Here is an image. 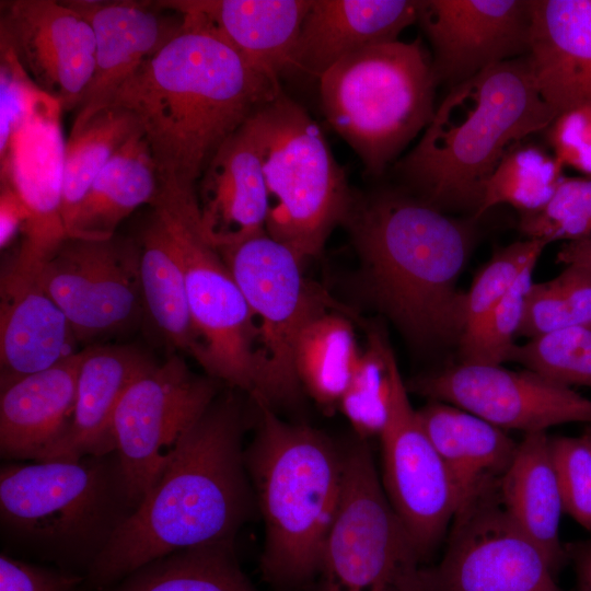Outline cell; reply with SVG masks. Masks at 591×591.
<instances>
[{"label": "cell", "mask_w": 591, "mask_h": 591, "mask_svg": "<svg viewBox=\"0 0 591 591\" xmlns=\"http://www.w3.org/2000/svg\"><path fill=\"white\" fill-rule=\"evenodd\" d=\"M178 32L114 94L149 143L159 192L196 195L222 143L282 90L199 19ZM107 106V107H108Z\"/></svg>", "instance_id": "1"}, {"label": "cell", "mask_w": 591, "mask_h": 591, "mask_svg": "<svg viewBox=\"0 0 591 591\" xmlns=\"http://www.w3.org/2000/svg\"><path fill=\"white\" fill-rule=\"evenodd\" d=\"M243 431L237 398L217 397L183 434L158 480L90 567L80 591H104L178 551L234 542L257 507Z\"/></svg>", "instance_id": "2"}, {"label": "cell", "mask_w": 591, "mask_h": 591, "mask_svg": "<svg viewBox=\"0 0 591 591\" xmlns=\"http://www.w3.org/2000/svg\"><path fill=\"white\" fill-rule=\"evenodd\" d=\"M343 224L373 304L416 346L459 345L465 293L457 280L475 232L415 195L393 189L354 192Z\"/></svg>", "instance_id": "3"}, {"label": "cell", "mask_w": 591, "mask_h": 591, "mask_svg": "<svg viewBox=\"0 0 591 591\" xmlns=\"http://www.w3.org/2000/svg\"><path fill=\"white\" fill-rule=\"evenodd\" d=\"M556 117L538 92L528 55L502 61L450 88L394 171L431 206L475 216L507 151Z\"/></svg>", "instance_id": "4"}, {"label": "cell", "mask_w": 591, "mask_h": 591, "mask_svg": "<svg viewBox=\"0 0 591 591\" xmlns=\"http://www.w3.org/2000/svg\"><path fill=\"white\" fill-rule=\"evenodd\" d=\"M252 401L257 429L244 457L265 528L260 570L276 587L298 589L316 578L340 500L344 454L321 431Z\"/></svg>", "instance_id": "5"}, {"label": "cell", "mask_w": 591, "mask_h": 591, "mask_svg": "<svg viewBox=\"0 0 591 591\" xmlns=\"http://www.w3.org/2000/svg\"><path fill=\"white\" fill-rule=\"evenodd\" d=\"M134 510L114 452L0 470L4 541L83 577Z\"/></svg>", "instance_id": "6"}, {"label": "cell", "mask_w": 591, "mask_h": 591, "mask_svg": "<svg viewBox=\"0 0 591 591\" xmlns=\"http://www.w3.org/2000/svg\"><path fill=\"white\" fill-rule=\"evenodd\" d=\"M438 82L422 42L381 43L345 57L318 79L328 125L381 175L434 116Z\"/></svg>", "instance_id": "7"}, {"label": "cell", "mask_w": 591, "mask_h": 591, "mask_svg": "<svg viewBox=\"0 0 591 591\" xmlns=\"http://www.w3.org/2000/svg\"><path fill=\"white\" fill-rule=\"evenodd\" d=\"M248 123L268 195L266 233L304 262L343 224L354 190L320 126L282 91Z\"/></svg>", "instance_id": "8"}, {"label": "cell", "mask_w": 591, "mask_h": 591, "mask_svg": "<svg viewBox=\"0 0 591 591\" xmlns=\"http://www.w3.org/2000/svg\"><path fill=\"white\" fill-rule=\"evenodd\" d=\"M343 454V489L317 591H422L424 560L385 494L368 440L356 437Z\"/></svg>", "instance_id": "9"}, {"label": "cell", "mask_w": 591, "mask_h": 591, "mask_svg": "<svg viewBox=\"0 0 591 591\" xmlns=\"http://www.w3.org/2000/svg\"><path fill=\"white\" fill-rule=\"evenodd\" d=\"M217 250L253 317L259 378L251 398L271 407L296 402L302 390L294 367L298 337L312 317L337 304L303 275L294 252L267 233Z\"/></svg>", "instance_id": "10"}, {"label": "cell", "mask_w": 591, "mask_h": 591, "mask_svg": "<svg viewBox=\"0 0 591 591\" xmlns=\"http://www.w3.org/2000/svg\"><path fill=\"white\" fill-rule=\"evenodd\" d=\"M152 207L181 257L198 363L209 376L253 396L259 378L253 317L220 252L201 232L197 196L159 193Z\"/></svg>", "instance_id": "11"}, {"label": "cell", "mask_w": 591, "mask_h": 591, "mask_svg": "<svg viewBox=\"0 0 591 591\" xmlns=\"http://www.w3.org/2000/svg\"><path fill=\"white\" fill-rule=\"evenodd\" d=\"M499 479L463 498L441 559L422 567V591H564L546 556L506 509Z\"/></svg>", "instance_id": "12"}, {"label": "cell", "mask_w": 591, "mask_h": 591, "mask_svg": "<svg viewBox=\"0 0 591 591\" xmlns=\"http://www.w3.org/2000/svg\"><path fill=\"white\" fill-rule=\"evenodd\" d=\"M217 392L216 379L197 375L176 355L152 367L126 391L113 420L114 453L135 509Z\"/></svg>", "instance_id": "13"}, {"label": "cell", "mask_w": 591, "mask_h": 591, "mask_svg": "<svg viewBox=\"0 0 591 591\" xmlns=\"http://www.w3.org/2000/svg\"><path fill=\"white\" fill-rule=\"evenodd\" d=\"M34 276L67 316L77 340L127 328L144 312L140 244L130 239L67 236Z\"/></svg>", "instance_id": "14"}, {"label": "cell", "mask_w": 591, "mask_h": 591, "mask_svg": "<svg viewBox=\"0 0 591 591\" xmlns=\"http://www.w3.org/2000/svg\"><path fill=\"white\" fill-rule=\"evenodd\" d=\"M389 370L381 482L425 561L448 533L462 498L409 402L393 350Z\"/></svg>", "instance_id": "15"}, {"label": "cell", "mask_w": 591, "mask_h": 591, "mask_svg": "<svg viewBox=\"0 0 591 591\" xmlns=\"http://www.w3.org/2000/svg\"><path fill=\"white\" fill-rule=\"evenodd\" d=\"M431 401L462 408L502 430L545 431L567 422L591 424V399L530 370L461 362L406 383Z\"/></svg>", "instance_id": "16"}, {"label": "cell", "mask_w": 591, "mask_h": 591, "mask_svg": "<svg viewBox=\"0 0 591 591\" xmlns=\"http://www.w3.org/2000/svg\"><path fill=\"white\" fill-rule=\"evenodd\" d=\"M58 101L48 96L0 153L1 184L27 210L21 247L9 268L34 275L67 237L62 220L63 139Z\"/></svg>", "instance_id": "17"}, {"label": "cell", "mask_w": 591, "mask_h": 591, "mask_svg": "<svg viewBox=\"0 0 591 591\" xmlns=\"http://www.w3.org/2000/svg\"><path fill=\"white\" fill-rule=\"evenodd\" d=\"M532 0H417L438 83L450 88L528 55Z\"/></svg>", "instance_id": "18"}, {"label": "cell", "mask_w": 591, "mask_h": 591, "mask_svg": "<svg viewBox=\"0 0 591 591\" xmlns=\"http://www.w3.org/2000/svg\"><path fill=\"white\" fill-rule=\"evenodd\" d=\"M1 40L32 81L59 102L78 107L95 68V36L66 1H1Z\"/></svg>", "instance_id": "19"}, {"label": "cell", "mask_w": 591, "mask_h": 591, "mask_svg": "<svg viewBox=\"0 0 591 591\" xmlns=\"http://www.w3.org/2000/svg\"><path fill=\"white\" fill-rule=\"evenodd\" d=\"M88 20L95 36V68L71 130L106 108L117 90L181 28L178 12L157 1H66Z\"/></svg>", "instance_id": "20"}, {"label": "cell", "mask_w": 591, "mask_h": 591, "mask_svg": "<svg viewBox=\"0 0 591 591\" xmlns=\"http://www.w3.org/2000/svg\"><path fill=\"white\" fill-rule=\"evenodd\" d=\"M196 196L201 232L217 248L266 233L268 195L248 120L213 154Z\"/></svg>", "instance_id": "21"}, {"label": "cell", "mask_w": 591, "mask_h": 591, "mask_svg": "<svg viewBox=\"0 0 591 591\" xmlns=\"http://www.w3.org/2000/svg\"><path fill=\"white\" fill-rule=\"evenodd\" d=\"M528 57L558 116L591 104V0H532Z\"/></svg>", "instance_id": "22"}, {"label": "cell", "mask_w": 591, "mask_h": 591, "mask_svg": "<svg viewBox=\"0 0 591 591\" xmlns=\"http://www.w3.org/2000/svg\"><path fill=\"white\" fill-rule=\"evenodd\" d=\"M417 22V0H312L293 49L290 72L320 79L347 56L397 40Z\"/></svg>", "instance_id": "23"}, {"label": "cell", "mask_w": 591, "mask_h": 591, "mask_svg": "<svg viewBox=\"0 0 591 591\" xmlns=\"http://www.w3.org/2000/svg\"><path fill=\"white\" fill-rule=\"evenodd\" d=\"M193 15L230 44L253 68L280 83L290 72L302 21L312 0H163Z\"/></svg>", "instance_id": "24"}, {"label": "cell", "mask_w": 591, "mask_h": 591, "mask_svg": "<svg viewBox=\"0 0 591 591\" xmlns=\"http://www.w3.org/2000/svg\"><path fill=\"white\" fill-rule=\"evenodd\" d=\"M154 366L144 352L131 346L83 349L70 425L37 461L113 453V420L117 406L130 385Z\"/></svg>", "instance_id": "25"}, {"label": "cell", "mask_w": 591, "mask_h": 591, "mask_svg": "<svg viewBox=\"0 0 591 591\" xmlns=\"http://www.w3.org/2000/svg\"><path fill=\"white\" fill-rule=\"evenodd\" d=\"M0 306L1 387L77 352L67 316L34 275L5 268Z\"/></svg>", "instance_id": "26"}, {"label": "cell", "mask_w": 591, "mask_h": 591, "mask_svg": "<svg viewBox=\"0 0 591 591\" xmlns=\"http://www.w3.org/2000/svg\"><path fill=\"white\" fill-rule=\"evenodd\" d=\"M83 350L1 387L0 453L37 461L70 425Z\"/></svg>", "instance_id": "27"}, {"label": "cell", "mask_w": 591, "mask_h": 591, "mask_svg": "<svg viewBox=\"0 0 591 591\" xmlns=\"http://www.w3.org/2000/svg\"><path fill=\"white\" fill-rule=\"evenodd\" d=\"M499 490L510 515L540 547L556 572L568 559L559 536L565 511L545 431L524 434L499 479Z\"/></svg>", "instance_id": "28"}, {"label": "cell", "mask_w": 591, "mask_h": 591, "mask_svg": "<svg viewBox=\"0 0 591 591\" xmlns=\"http://www.w3.org/2000/svg\"><path fill=\"white\" fill-rule=\"evenodd\" d=\"M416 410L462 500L485 482L500 478L515 455L519 442L462 408L431 401Z\"/></svg>", "instance_id": "29"}, {"label": "cell", "mask_w": 591, "mask_h": 591, "mask_svg": "<svg viewBox=\"0 0 591 591\" xmlns=\"http://www.w3.org/2000/svg\"><path fill=\"white\" fill-rule=\"evenodd\" d=\"M159 176L149 143L137 130L94 178L66 223L67 236L106 239L139 206L153 205Z\"/></svg>", "instance_id": "30"}, {"label": "cell", "mask_w": 591, "mask_h": 591, "mask_svg": "<svg viewBox=\"0 0 591 591\" xmlns=\"http://www.w3.org/2000/svg\"><path fill=\"white\" fill-rule=\"evenodd\" d=\"M139 244L144 310L173 347L197 360L200 343L190 314L181 257L173 236L154 211Z\"/></svg>", "instance_id": "31"}, {"label": "cell", "mask_w": 591, "mask_h": 591, "mask_svg": "<svg viewBox=\"0 0 591 591\" xmlns=\"http://www.w3.org/2000/svg\"><path fill=\"white\" fill-rule=\"evenodd\" d=\"M359 354L347 317L335 309L315 315L304 325L296 345L294 367L301 387L318 406L333 412L339 406Z\"/></svg>", "instance_id": "32"}, {"label": "cell", "mask_w": 591, "mask_h": 591, "mask_svg": "<svg viewBox=\"0 0 591 591\" xmlns=\"http://www.w3.org/2000/svg\"><path fill=\"white\" fill-rule=\"evenodd\" d=\"M104 591H258L242 571L233 542L157 558Z\"/></svg>", "instance_id": "33"}, {"label": "cell", "mask_w": 591, "mask_h": 591, "mask_svg": "<svg viewBox=\"0 0 591 591\" xmlns=\"http://www.w3.org/2000/svg\"><path fill=\"white\" fill-rule=\"evenodd\" d=\"M139 129L140 124L131 112L108 106L81 128L70 131L63 157L61 211L65 229L94 178Z\"/></svg>", "instance_id": "34"}, {"label": "cell", "mask_w": 591, "mask_h": 591, "mask_svg": "<svg viewBox=\"0 0 591 591\" xmlns=\"http://www.w3.org/2000/svg\"><path fill=\"white\" fill-rule=\"evenodd\" d=\"M564 165L542 147L517 143L502 157L486 182L478 219L490 208L507 204L521 213L544 208L561 182Z\"/></svg>", "instance_id": "35"}, {"label": "cell", "mask_w": 591, "mask_h": 591, "mask_svg": "<svg viewBox=\"0 0 591 591\" xmlns=\"http://www.w3.org/2000/svg\"><path fill=\"white\" fill-rule=\"evenodd\" d=\"M391 352L386 337L376 328H371L366 349L360 350L340 398L338 408L359 439L379 437L384 427L390 392Z\"/></svg>", "instance_id": "36"}, {"label": "cell", "mask_w": 591, "mask_h": 591, "mask_svg": "<svg viewBox=\"0 0 591 591\" xmlns=\"http://www.w3.org/2000/svg\"><path fill=\"white\" fill-rule=\"evenodd\" d=\"M507 361L564 386L591 387V326H567L514 344Z\"/></svg>", "instance_id": "37"}, {"label": "cell", "mask_w": 591, "mask_h": 591, "mask_svg": "<svg viewBox=\"0 0 591 591\" xmlns=\"http://www.w3.org/2000/svg\"><path fill=\"white\" fill-rule=\"evenodd\" d=\"M547 244L549 243L545 240L528 239L514 242L494 254L465 292V328L462 338L478 328L523 270L536 264Z\"/></svg>", "instance_id": "38"}, {"label": "cell", "mask_w": 591, "mask_h": 591, "mask_svg": "<svg viewBox=\"0 0 591 591\" xmlns=\"http://www.w3.org/2000/svg\"><path fill=\"white\" fill-rule=\"evenodd\" d=\"M535 264L528 266L478 328L460 340L461 362L501 364L514 345Z\"/></svg>", "instance_id": "39"}, {"label": "cell", "mask_w": 591, "mask_h": 591, "mask_svg": "<svg viewBox=\"0 0 591 591\" xmlns=\"http://www.w3.org/2000/svg\"><path fill=\"white\" fill-rule=\"evenodd\" d=\"M519 228L529 239L548 243L590 237L591 177H565L544 208L520 215Z\"/></svg>", "instance_id": "40"}, {"label": "cell", "mask_w": 591, "mask_h": 591, "mask_svg": "<svg viewBox=\"0 0 591 591\" xmlns=\"http://www.w3.org/2000/svg\"><path fill=\"white\" fill-rule=\"evenodd\" d=\"M564 511L591 532V443L583 436L549 437Z\"/></svg>", "instance_id": "41"}, {"label": "cell", "mask_w": 591, "mask_h": 591, "mask_svg": "<svg viewBox=\"0 0 591 591\" xmlns=\"http://www.w3.org/2000/svg\"><path fill=\"white\" fill-rule=\"evenodd\" d=\"M0 66V153L14 132L49 96L32 81L14 51L3 42Z\"/></svg>", "instance_id": "42"}, {"label": "cell", "mask_w": 591, "mask_h": 591, "mask_svg": "<svg viewBox=\"0 0 591 591\" xmlns=\"http://www.w3.org/2000/svg\"><path fill=\"white\" fill-rule=\"evenodd\" d=\"M554 155L591 177V104L559 114L547 128Z\"/></svg>", "instance_id": "43"}, {"label": "cell", "mask_w": 591, "mask_h": 591, "mask_svg": "<svg viewBox=\"0 0 591 591\" xmlns=\"http://www.w3.org/2000/svg\"><path fill=\"white\" fill-rule=\"evenodd\" d=\"M84 577L0 555V591H80Z\"/></svg>", "instance_id": "44"}, {"label": "cell", "mask_w": 591, "mask_h": 591, "mask_svg": "<svg viewBox=\"0 0 591 591\" xmlns=\"http://www.w3.org/2000/svg\"><path fill=\"white\" fill-rule=\"evenodd\" d=\"M572 325L569 309L555 280L533 282L526 294L518 335L532 339Z\"/></svg>", "instance_id": "45"}, {"label": "cell", "mask_w": 591, "mask_h": 591, "mask_svg": "<svg viewBox=\"0 0 591 591\" xmlns=\"http://www.w3.org/2000/svg\"><path fill=\"white\" fill-rule=\"evenodd\" d=\"M554 280L568 305L572 324L591 326V269L566 265Z\"/></svg>", "instance_id": "46"}, {"label": "cell", "mask_w": 591, "mask_h": 591, "mask_svg": "<svg viewBox=\"0 0 591 591\" xmlns=\"http://www.w3.org/2000/svg\"><path fill=\"white\" fill-rule=\"evenodd\" d=\"M28 213L18 195L1 184L0 198V245H9L19 231H23Z\"/></svg>", "instance_id": "47"}, {"label": "cell", "mask_w": 591, "mask_h": 591, "mask_svg": "<svg viewBox=\"0 0 591 591\" xmlns=\"http://www.w3.org/2000/svg\"><path fill=\"white\" fill-rule=\"evenodd\" d=\"M576 572L578 591H591V537L565 545Z\"/></svg>", "instance_id": "48"}, {"label": "cell", "mask_w": 591, "mask_h": 591, "mask_svg": "<svg viewBox=\"0 0 591 591\" xmlns=\"http://www.w3.org/2000/svg\"><path fill=\"white\" fill-rule=\"evenodd\" d=\"M556 262L563 265H579L591 269V236L566 242L557 253Z\"/></svg>", "instance_id": "49"}, {"label": "cell", "mask_w": 591, "mask_h": 591, "mask_svg": "<svg viewBox=\"0 0 591 591\" xmlns=\"http://www.w3.org/2000/svg\"><path fill=\"white\" fill-rule=\"evenodd\" d=\"M582 434L589 440V442L591 443V424L587 425L584 431L582 432Z\"/></svg>", "instance_id": "50"}]
</instances>
